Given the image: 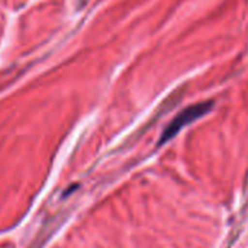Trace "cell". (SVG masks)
<instances>
[{
    "label": "cell",
    "mask_w": 248,
    "mask_h": 248,
    "mask_svg": "<svg viewBox=\"0 0 248 248\" xmlns=\"http://www.w3.org/2000/svg\"><path fill=\"white\" fill-rule=\"evenodd\" d=\"M214 106V102H202V103H196L190 108H186L185 110H182L171 122L170 125L166 128L164 134L161 135L160 144H164L166 141H170L174 135H177L185 126H187L189 124L198 121L199 118H202L203 115H206Z\"/></svg>",
    "instance_id": "1"
}]
</instances>
